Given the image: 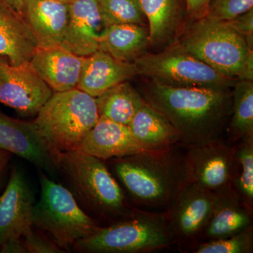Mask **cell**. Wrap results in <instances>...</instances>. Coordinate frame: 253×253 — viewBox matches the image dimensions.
Wrapping results in <instances>:
<instances>
[{
    "label": "cell",
    "instance_id": "52a82bcc",
    "mask_svg": "<svg viewBox=\"0 0 253 253\" xmlns=\"http://www.w3.org/2000/svg\"><path fill=\"white\" fill-rule=\"evenodd\" d=\"M41 193L32 213L33 225L45 231L61 249H67L100 227L81 208L69 189L40 173Z\"/></svg>",
    "mask_w": 253,
    "mask_h": 253
},
{
    "label": "cell",
    "instance_id": "2e32d148",
    "mask_svg": "<svg viewBox=\"0 0 253 253\" xmlns=\"http://www.w3.org/2000/svg\"><path fill=\"white\" fill-rule=\"evenodd\" d=\"M69 14V4L59 0H23L22 16L39 47L61 45Z\"/></svg>",
    "mask_w": 253,
    "mask_h": 253
},
{
    "label": "cell",
    "instance_id": "9a60e30c",
    "mask_svg": "<svg viewBox=\"0 0 253 253\" xmlns=\"http://www.w3.org/2000/svg\"><path fill=\"white\" fill-rule=\"evenodd\" d=\"M84 59L61 46L38 47L29 66L52 91L59 92L77 88Z\"/></svg>",
    "mask_w": 253,
    "mask_h": 253
},
{
    "label": "cell",
    "instance_id": "d4e9b609",
    "mask_svg": "<svg viewBox=\"0 0 253 253\" xmlns=\"http://www.w3.org/2000/svg\"><path fill=\"white\" fill-rule=\"evenodd\" d=\"M231 93V116L226 132L228 142L234 144L253 135V81L238 80Z\"/></svg>",
    "mask_w": 253,
    "mask_h": 253
},
{
    "label": "cell",
    "instance_id": "6da1fadb",
    "mask_svg": "<svg viewBox=\"0 0 253 253\" xmlns=\"http://www.w3.org/2000/svg\"><path fill=\"white\" fill-rule=\"evenodd\" d=\"M142 96L172 124L184 147L224 139L231 116L230 89L176 87L151 81Z\"/></svg>",
    "mask_w": 253,
    "mask_h": 253
},
{
    "label": "cell",
    "instance_id": "4316f807",
    "mask_svg": "<svg viewBox=\"0 0 253 253\" xmlns=\"http://www.w3.org/2000/svg\"><path fill=\"white\" fill-rule=\"evenodd\" d=\"M106 26L138 24L145 26L146 17L139 0H96Z\"/></svg>",
    "mask_w": 253,
    "mask_h": 253
},
{
    "label": "cell",
    "instance_id": "4fadbf2b",
    "mask_svg": "<svg viewBox=\"0 0 253 253\" xmlns=\"http://www.w3.org/2000/svg\"><path fill=\"white\" fill-rule=\"evenodd\" d=\"M34 204V194L27 179L14 168L0 198V246L9 240L21 239L33 229Z\"/></svg>",
    "mask_w": 253,
    "mask_h": 253
},
{
    "label": "cell",
    "instance_id": "d6a6232c",
    "mask_svg": "<svg viewBox=\"0 0 253 253\" xmlns=\"http://www.w3.org/2000/svg\"><path fill=\"white\" fill-rule=\"evenodd\" d=\"M0 252L4 253H27V248L24 241L15 239L6 241L0 246Z\"/></svg>",
    "mask_w": 253,
    "mask_h": 253
},
{
    "label": "cell",
    "instance_id": "f1b7e54d",
    "mask_svg": "<svg viewBox=\"0 0 253 253\" xmlns=\"http://www.w3.org/2000/svg\"><path fill=\"white\" fill-rule=\"evenodd\" d=\"M253 9V0H212L204 17L227 21Z\"/></svg>",
    "mask_w": 253,
    "mask_h": 253
},
{
    "label": "cell",
    "instance_id": "7402d4cb",
    "mask_svg": "<svg viewBox=\"0 0 253 253\" xmlns=\"http://www.w3.org/2000/svg\"><path fill=\"white\" fill-rule=\"evenodd\" d=\"M128 126L132 135L145 151L162 149L181 144L179 134L172 124L162 113L146 101Z\"/></svg>",
    "mask_w": 253,
    "mask_h": 253
},
{
    "label": "cell",
    "instance_id": "ba28073f",
    "mask_svg": "<svg viewBox=\"0 0 253 253\" xmlns=\"http://www.w3.org/2000/svg\"><path fill=\"white\" fill-rule=\"evenodd\" d=\"M134 63L138 75L164 85L230 89L238 81L174 46L158 54L144 53Z\"/></svg>",
    "mask_w": 253,
    "mask_h": 253
},
{
    "label": "cell",
    "instance_id": "e575fe53",
    "mask_svg": "<svg viewBox=\"0 0 253 253\" xmlns=\"http://www.w3.org/2000/svg\"><path fill=\"white\" fill-rule=\"evenodd\" d=\"M23 0H0V4L22 15Z\"/></svg>",
    "mask_w": 253,
    "mask_h": 253
},
{
    "label": "cell",
    "instance_id": "f546056e",
    "mask_svg": "<svg viewBox=\"0 0 253 253\" xmlns=\"http://www.w3.org/2000/svg\"><path fill=\"white\" fill-rule=\"evenodd\" d=\"M24 243L28 253H63V250L60 248L54 241H49L36 234L33 229L23 236Z\"/></svg>",
    "mask_w": 253,
    "mask_h": 253
},
{
    "label": "cell",
    "instance_id": "44dd1931",
    "mask_svg": "<svg viewBox=\"0 0 253 253\" xmlns=\"http://www.w3.org/2000/svg\"><path fill=\"white\" fill-rule=\"evenodd\" d=\"M149 23V44L170 42L175 38L186 15V0H139Z\"/></svg>",
    "mask_w": 253,
    "mask_h": 253
},
{
    "label": "cell",
    "instance_id": "ac0fdd59",
    "mask_svg": "<svg viewBox=\"0 0 253 253\" xmlns=\"http://www.w3.org/2000/svg\"><path fill=\"white\" fill-rule=\"evenodd\" d=\"M214 194L212 213L205 229L203 242L229 237L253 226V211L232 188Z\"/></svg>",
    "mask_w": 253,
    "mask_h": 253
},
{
    "label": "cell",
    "instance_id": "484cf974",
    "mask_svg": "<svg viewBox=\"0 0 253 253\" xmlns=\"http://www.w3.org/2000/svg\"><path fill=\"white\" fill-rule=\"evenodd\" d=\"M233 146L234 162L231 188L253 211V135L243 138Z\"/></svg>",
    "mask_w": 253,
    "mask_h": 253
},
{
    "label": "cell",
    "instance_id": "3957f363",
    "mask_svg": "<svg viewBox=\"0 0 253 253\" xmlns=\"http://www.w3.org/2000/svg\"><path fill=\"white\" fill-rule=\"evenodd\" d=\"M56 162L75 199L91 217L111 224L135 213L137 208L129 204L103 160L76 150L56 152Z\"/></svg>",
    "mask_w": 253,
    "mask_h": 253
},
{
    "label": "cell",
    "instance_id": "cb8c5ba5",
    "mask_svg": "<svg viewBox=\"0 0 253 253\" xmlns=\"http://www.w3.org/2000/svg\"><path fill=\"white\" fill-rule=\"evenodd\" d=\"M96 99L99 117L129 126L145 101L129 82L118 84Z\"/></svg>",
    "mask_w": 253,
    "mask_h": 253
},
{
    "label": "cell",
    "instance_id": "7c38bea8",
    "mask_svg": "<svg viewBox=\"0 0 253 253\" xmlns=\"http://www.w3.org/2000/svg\"><path fill=\"white\" fill-rule=\"evenodd\" d=\"M0 149L24 158L49 175L59 174L56 151L34 122L20 121L0 113Z\"/></svg>",
    "mask_w": 253,
    "mask_h": 253
},
{
    "label": "cell",
    "instance_id": "8fae6325",
    "mask_svg": "<svg viewBox=\"0 0 253 253\" xmlns=\"http://www.w3.org/2000/svg\"><path fill=\"white\" fill-rule=\"evenodd\" d=\"M53 91L31 67L0 57V103L28 116L38 114Z\"/></svg>",
    "mask_w": 253,
    "mask_h": 253
},
{
    "label": "cell",
    "instance_id": "5bb4252c",
    "mask_svg": "<svg viewBox=\"0 0 253 253\" xmlns=\"http://www.w3.org/2000/svg\"><path fill=\"white\" fill-rule=\"evenodd\" d=\"M69 6V20L61 46L77 56L87 57L99 49L108 26L96 0H76Z\"/></svg>",
    "mask_w": 253,
    "mask_h": 253
},
{
    "label": "cell",
    "instance_id": "e0dca14e",
    "mask_svg": "<svg viewBox=\"0 0 253 253\" xmlns=\"http://www.w3.org/2000/svg\"><path fill=\"white\" fill-rule=\"evenodd\" d=\"M78 151L106 161L131 156L145 150L132 135L129 126L99 117Z\"/></svg>",
    "mask_w": 253,
    "mask_h": 253
},
{
    "label": "cell",
    "instance_id": "5b68a950",
    "mask_svg": "<svg viewBox=\"0 0 253 253\" xmlns=\"http://www.w3.org/2000/svg\"><path fill=\"white\" fill-rule=\"evenodd\" d=\"M76 248L91 253H146L174 246L167 212L145 211L105 226L80 240Z\"/></svg>",
    "mask_w": 253,
    "mask_h": 253
},
{
    "label": "cell",
    "instance_id": "7a4b0ae2",
    "mask_svg": "<svg viewBox=\"0 0 253 253\" xmlns=\"http://www.w3.org/2000/svg\"><path fill=\"white\" fill-rule=\"evenodd\" d=\"M185 150L176 144L113 158V168L134 207L166 212L189 184Z\"/></svg>",
    "mask_w": 253,
    "mask_h": 253
},
{
    "label": "cell",
    "instance_id": "d6986e66",
    "mask_svg": "<svg viewBox=\"0 0 253 253\" xmlns=\"http://www.w3.org/2000/svg\"><path fill=\"white\" fill-rule=\"evenodd\" d=\"M136 76L138 71L134 62L118 61L98 50L85 57L77 88L96 98Z\"/></svg>",
    "mask_w": 253,
    "mask_h": 253
},
{
    "label": "cell",
    "instance_id": "8992f818",
    "mask_svg": "<svg viewBox=\"0 0 253 253\" xmlns=\"http://www.w3.org/2000/svg\"><path fill=\"white\" fill-rule=\"evenodd\" d=\"M99 118L96 99L74 88L53 93L33 122L56 152L79 149Z\"/></svg>",
    "mask_w": 253,
    "mask_h": 253
},
{
    "label": "cell",
    "instance_id": "836d02e7",
    "mask_svg": "<svg viewBox=\"0 0 253 253\" xmlns=\"http://www.w3.org/2000/svg\"><path fill=\"white\" fill-rule=\"evenodd\" d=\"M11 157V153L0 149V186L2 183L3 178L7 168L8 163Z\"/></svg>",
    "mask_w": 253,
    "mask_h": 253
},
{
    "label": "cell",
    "instance_id": "d590c367",
    "mask_svg": "<svg viewBox=\"0 0 253 253\" xmlns=\"http://www.w3.org/2000/svg\"><path fill=\"white\" fill-rule=\"evenodd\" d=\"M59 1H63V2L68 3V4H71L73 1H76V0H59Z\"/></svg>",
    "mask_w": 253,
    "mask_h": 253
},
{
    "label": "cell",
    "instance_id": "277c9868",
    "mask_svg": "<svg viewBox=\"0 0 253 253\" xmlns=\"http://www.w3.org/2000/svg\"><path fill=\"white\" fill-rule=\"evenodd\" d=\"M172 46L224 76L253 81V50L224 21L206 17L194 21L180 41Z\"/></svg>",
    "mask_w": 253,
    "mask_h": 253
},
{
    "label": "cell",
    "instance_id": "83f0119b",
    "mask_svg": "<svg viewBox=\"0 0 253 253\" xmlns=\"http://www.w3.org/2000/svg\"><path fill=\"white\" fill-rule=\"evenodd\" d=\"M194 253H252L253 226L235 235L201 243Z\"/></svg>",
    "mask_w": 253,
    "mask_h": 253
},
{
    "label": "cell",
    "instance_id": "30bf717a",
    "mask_svg": "<svg viewBox=\"0 0 253 253\" xmlns=\"http://www.w3.org/2000/svg\"><path fill=\"white\" fill-rule=\"evenodd\" d=\"M234 162V146L224 139L186 148L189 184L211 192L231 187Z\"/></svg>",
    "mask_w": 253,
    "mask_h": 253
},
{
    "label": "cell",
    "instance_id": "603a6c76",
    "mask_svg": "<svg viewBox=\"0 0 253 253\" xmlns=\"http://www.w3.org/2000/svg\"><path fill=\"white\" fill-rule=\"evenodd\" d=\"M149 44V30L138 24L110 26L99 44V49L123 62L133 63L144 54Z\"/></svg>",
    "mask_w": 253,
    "mask_h": 253
},
{
    "label": "cell",
    "instance_id": "4dcf8cb0",
    "mask_svg": "<svg viewBox=\"0 0 253 253\" xmlns=\"http://www.w3.org/2000/svg\"><path fill=\"white\" fill-rule=\"evenodd\" d=\"M224 22L241 35L250 49L253 50V9L234 19Z\"/></svg>",
    "mask_w": 253,
    "mask_h": 253
},
{
    "label": "cell",
    "instance_id": "ffe728a7",
    "mask_svg": "<svg viewBox=\"0 0 253 253\" xmlns=\"http://www.w3.org/2000/svg\"><path fill=\"white\" fill-rule=\"evenodd\" d=\"M39 47L22 15L0 4V57L13 66H24Z\"/></svg>",
    "mask_w": 253,
    "mask_h": 253
},
{
    "label": "cell",
    "instance_id": "1f68e13d",
    "mask_svg": "<svg viewBox=\"0 0 253 253\" xmlns=\"http://www.w3.org/2000/svg\"><path fill=\"white\" fill-rule=\"evenodd\" d=\"M212 0H186V16L194 21L204 18Z\"/></svg>",
    "mask_w": 253,
    "mask_h": 253
},
{
    "label": "cell",
    "instance_id": "9c48e42d",
    "mask_svg": "<svg viewBox=\"0 0 253 253\" xmlns=\"http://www.w3.org/2000/svg\"><path fill=\"white\" fill-rule=\"evenodd\" d=\"M214 199V192L189 184L166 211L174 245L180 252L193 253L203 242Z\"/></svg>",
    "mask_w": 253,
    "mask_h": 253
}]
</instances>
